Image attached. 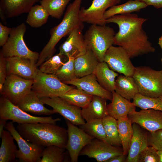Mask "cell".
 Returning a JSON list of instances; mask_svg holds the SVG:
<instances>
[{
	"mask_svg": "<svg viewBox=\"0 0 162 162\" xmlns=\"http://www.w3.org/2000/svg\"><path fill=\"white\" fill-rule=\"evenodd\" d=\"M16 128L22 136L29 142L44 148L54 145L65 148L67 130L56 124L40 122L20 124Z\"/></svg>",
	"mask_w": 162,
	"mask_h": 162,
	"instance_id": "cell-2",
	"label": "cell"
},
{
	"mask_svg": "<svg viewBox=\"0 0 162 162\" xmlns=\"http://www.w3.org/2000/svg\"><path fill=\"white\" fill-rule=\"evenodd\" d=\"M116 34L113 28L105 25H92L84 35L88 48L99 62H104L105 54L114 43Z\"/></svg>",
	"mask_w": 162,
	"mask_h": 162,
	"instance_id": "cell-4",
	"label": "cell"
},
{
	"mask_svg": "<svg viewBox=\"0 0 162 162\" xmlns=\"http://www.w3.org/2000/svg\"><path fill=\"white\" fill-rule=\"evenodd\" d=\"M38 0H0L1 16L12 18L28 13Z\"/></svg>",
	"mask_w": 162,
	"mask_h": 162,
	"instance_id": "cell-21",
	"label": "cell"
},
{
	"mask_svg": "<svg viewBox=\"0 0 162 162\" xmlns=\"http://www.w3.org/2000/svg\"><path fill=\"white\" fill-rule=\"evenodd\" d=\"M160 157V162H162V151H158Z\"/></svg>",
	"mask_w": 162,
	"mask_h": 162,
	"instance_id": "cell-48",
	"label": "cell"
},
{
	"mask_svg": "<svg viewBox=\"0 0 162 162\" xmlns=\"http://www.w3.org/2000/svg\"><path fill=\"white\" fill-rule=\"evenodd\" d=\"M148 6L140 0H129L123 4L116 5L107 10L104 15L106 20L115 15L138 12Z\"/></svg>",
	"mask_w": 162,
	"mask_h": 162,
	"instance_id": "cell-29",
	"label": "cell"
},
{
	"mask_svg": "<svg viewBox=\"0 0 162 162\" xmlns=\"http://www.w3.org/2000/svg\"><path fill=\"white\" fill-rule=\"evenodd\" d=\"M74 59L72 58H68L55 74L64 83L76 78L75 73Z\"/></svg>",
	"mask_w": 162,
	"mask_h": 162,
	"instance_id": "cell-39",
	"label": "cell"
},
{
	"mask_svg": "<svg viewBox=\"0 0 162 162\" xmlns=\"http://www.w3.org/2000/svg\"><path fill=\"white\" fill-rule=\"evenodd\" d=\"M82 1L74 0L69 4L61 22L51 29L50 38L39 54L36 63L38 67L53 56L56 50V46L63 37L68 35L75 29H83L84 22L79 16Z\"/></svg>",
	"mask_w": 162,
	"mask_h": 162,
	"instance_id": "cell-3",
	"label": "cell"
},
{
	"mask_svg": "<svg viewBox=\"0 0 162 162\" xmlns=\"http://www.w3.org/2000/svg\"><path fill=\"white\" fill-rule=\"evenodd\" d=\"M93 95L78 88H72L60 97L70 104L82 108L91 101Z\"/></svg>",
	"mask_w": 162,
	"mask_h": 162,
	"instance_id": "cell-32",
	"label": "cell"
},
{
	"mask_svg": "<svg viewBox=\"0 0 162 162\" xmlns=\"http://www.w3.org/2000/svg\"><path fill=\"white\" fill-rule=\"evenodd\" d=\"M123 154L122 147L113 146L104 141L94 138L82 149L80 156H87L98 162H106L111 158Z\"/></svg>",
	"mask_w": 162,
	"mask_h": 162,
	"instance_id": "cell-13",
	"label": "cell"
},
{
	"mask_svg": "<svg viewBox=\"0 0 162 162\" xmlns=\"http://www.w3.org/2000/svg\"><path fill=\"white\" fill-rule=\"evenodd\" d=\"M0 23V46H3L7 41L11 30Z\"/></svg>",
	"mask_w": 162,
	"mask_h": 162,
	"instance_id": "cell-43",
	"label": "cell"
},
{
	"mask_svg": "<svg viewBox=\"0 0 162 162\" xmlns=\"http://www.w3.org/2000/svg\"><path fill=\"white\" fill-rule=\"evenodd\" d=\"M32 90L40 98L60 97L74 88L61 81L55 75L44 73L39 69Z\"/></svg>",
	"mask_w": 162,
	"mask_h": 162,
	"instance_id": "cell-7",
	"label": "cell"
},
{
	"mask_svg": "<svg viewBox=\"0 0 162 162\" xmlns=\"http://www.w3.org/2000/svg\"><path fill=\"white\" fill-rule=\"evenodd\" d=\"M68 139L65 149L71 162H77L82 149L94 138L69 121L65 119Z\"/></svg>",
	"mask_w": 162,
	"mask_h": 162,
	"instance_id": "cell-12",
	"label": "cell"
},
{
	"mask_svg": "<svg viewBox=\"0 0 162 162\" xmlns=\"http://www.w3.org/2000/svg\"><path fill=\"white\" fill-rule=\"evenodd\" d=\"M26 30V27L24 23L11 28L8 40L1 51L5 58L18 56L37 63L39 53L31 51L26 45L24 40Z\"/></svg>",
	"mask_w": 162,
	"mask_h": 162,
	"instance_id": "cell-6",
	"label": "cell"
},
{
	"mask_svg": "<svg viewBox=\"0 0 162 162\" xmlns=\"http://www.w3.org/2000/svg\"><path fill=\"white\" fill-rule=\"evenodd\" d=\"M65 149L54 145L46 147L43 149L40 162H67Z\"/></svg>",
	"mask_w": 162,
	"mask_h": 162,
	"instance_id": "cell-34",
	"label": "cell"
},
{
	"mask_svg": "<svg viewBox=\"0 0 162 162\" xmlns=\"http://www.w3.org/2000/svg\"><path fill=\"white\" fill-rule=\"evenodd\" d=\"M7 74H14L23 78L34 80L38 70L36 63L18 56L6 58Z\"/></svg>",
	"mask_w": 162,
	"mask_h": 162,
	"instance_id": "cell-18",
	"label": "cell"
},
{
	"mask_svg": "<svg viewBox=\"0 0 162 162\" xmlns=\"http://www.w3.org/2000/svg\"><path fill=\"white\" fill-rule=\"evenodd\" d=\"M45 104L52 108L65 119L76 125L84 124L85 122L81 115V108L70 104L60 97L40 98Z\"/></svg>",
	"mask_w": 162,
	"mask_h": 162,
	"instance_id": "cell-15",
	"label": "cell"
},
{
	"mask_svg": "<svg viewBox=\"0 0 162 162\" xmlns=\"http://www.w3.org/2000/svg\"><path fill=\"white\" fill-rule=\"evenodd\" d=\"M26 23L31 27L39 28L47 22L50 15L40 4L34 5L28 13Z\"/></svg>",
	"mask_w": 162,
	"mask_h": 162,
	"instance_id": "cell-33",
	"label": "cell"
},
{
	"mask_svg": "<svg viewBox=\"0 0 162 162\" xmlns=\"http://www.w3.org/2000/svg\"><path fill=\"white\" fill-rule=\"evenodd\" d=\"M121 0H93L89 7L80 8L79 16L81 20L92 25H105L104 17L107 9L119 4Z\"/></svg>",
	"mask_w": 162,
	"mask_h": 162,
	"instance_id": "cell-14",
	"label": "cell"
},
{
	"mask_svg": "<svg viewBox=\"0 0 162 162\" xmlns=\"http://www.w3.org/2000/svg\"><path fill=\"white\" fill-rule=\"evenodd\" d=\"M6 58L0 52V91L2 89L7 76Z\"/></svg>",
	"mask_w": 162,
	"mask_h": 162,
	"instance_id": "cell-42",
	"label": "cell"
},
{
	"mask_svg": "<svg viewBox=\"0 0 162 162\" xmlns=\"http://www.w3.org/2000/svg\"><path fill=\"white\" fill-rule=\"evenodd\" d=\"M7 120L4 119H0V136L1 135L2 132L4 130V128L7 123Z\"/></svg>",
	"mask_w": 162,
	"mask_h": 162,
	"instance_id": "cell-46",
	"label": "cell"
},
{
	"mask_svg": "<svg viewBox=\"0 0 162 162\" xmlns=\"http://www.w3.org/2000/svg\"><path fill=\"white\" fill-rule=\"evenodd\" d=\"M111 102L107 105L108 115L116 120L123 116H128L135 111L134 104L122 97L115 91L112 92Z\"/></svg>",
	"mask_w": 162,
	"mask_h": 162,
	"instance_id": "cell-22",
	"label": "cell"
},
{
	"mask_svg": "<svg viewBox=\"0 0 162 162\" xmlns=\"http://www.w3.org/2000/svg\"><path fill=\"white\" fill-rule=\"evenodd\" d=\"M34 80L23 78L14 74L7 75L0 93L17 105L32 90Z\"/></svg>",
	"mask_w": 162,
	"mask_h": 162,
	"instance_id": "cell-9",
	"label": "cell"
},
{
	"mask_svg": "<svg viewBox=\"0 0 162 162\" xmlns=\"http://www.w3.org/2000/svg\"><path fill=\"white\" fill-rule=\"evenodd\" d=\"M139 93L146 97L156 98L162 96V71L149 67H136L133 76Z\"/></svg>",
	"mask_w": 162,
	"mask_h": 162,
	"instance_id": "cell-5",
	"label": "cell"
},
{
	"mask_svg": "<svg viewBox=\"0 0 162 162\" xmlns=\"http://www.w3.org/2000/svg\"><path fill=\"white\" fill-rule=\"evenodd\" d=\"M102 121L106 134L105 141L113 146L122 147L117 120L108 115L102 119Z\"/></svg>",
	"mask_w": 162,
	"mask_h": 162,
	"instance_id": "cell-31",
	"label": "cell"
},
{
	"mask_svg": "<svg viewBox=\"0 0 162 162\" xmlns=\"http://www.w3.org/2000/svg\"><path fill=\"white\" fill-rule=\"evenodd\" d=\"M44 103L32 90L28 93L17 106L27 112L37 115H50L56 113L46 107Z\"/></svg>",
	"mask_w": 162,
	"mask_h": 162,
	"instance_id": "cell-24",
	"label": "cell"
},
{
	"mask_svg": "<svg viewBox=\"0 0 162 162\" xmlns=\"http://www.w3.org/2000/svg\"><path fill=\"white\" fill-rule=\"evenodd\" d=\"M79 128L93 138L105 141V131L102 119H95L79 126Z\"/></svg>",
	"mask_w": 162,
	"mask_h": 162,
	"instance_id": "cell-36",
	"label": "cell"
},
{
	"mask_svg": "<svg viewBox=\"0 0 162 162\" xmlns=\"http://www.w3.org/2000/svg\"><path fill=\"white\" fill-rule=\"evenodd\" d=\"M148 6L152 5L157 9L162 8V0H140Z\"/></svg>",
	"mask_w": 162,
	"mask_h": 162,
	"instance_id": "cell-44",
	"label": "cell"
},
{
	"mask_svg": "<svg viewBox=\"0 0 162 162\" xmlns=\"http://www.w3.org/2000/svg\"><path fill=\"white\" fill-rule=\"evenodd\" d=\"M99 62L93 52L88 48L85 54L74 59L76 77L80 78L93 74Z\"/></svg>",
	"mask_w": 162,
	"mask_h": 162,
	"instance_id": "cell-25",
	"label": "cell"
},
{
	"mask_svg": "<svg viewBox=\"0 0 162 162\" xmlns=\"http://www.w3.org/2000/svg\"><path fill=\"white\" fill-rule=\"evenodd\" d=\"M148 146L154 148L158 151H162V129L154 132H148Z\"/></svg>",
	"mask_w": 162,
	"mask_h": 162,
	"instance_id": "cell-41",
	"label": "cell"
},
{
	"mask_svg": "<svg viewBox=\"0 0 162 162\" xmlns=\"http://www.w3.org/2000/svg\"><path fill=\"white\" fill-rule=\"evenodd\" d=\"M127 155L124 154L111 158L106 162H125Z\"/></svg>",
	"mask_w": 162,
	"mask_h": 162,
	"instance_id": "cell-45",
	"label": "cell"
},
{
	"mask_svg": "<svg viewBox=\"0 0 162 162\" xmlns=\"http://www.w3.org/2000/svg\"><path fill=\"white\" fill-rule=\"evenodd\" d=\"M2 142L0 148V162H11L16 158L18 150L14 142L15 140L11 133L4 130L0 136Z\"/></svg>",
	"mask_w": 162,
	"mask_h": 162,
	"instance_id": "cell-28",
	"label": "cell"
},
{
	"mask_svg": "<svg viewBox=\"0 0 162 162\" xmlns=\"http://www.w3.org/2000/svg\"><path fill=\"white\" fill-rule=\"evenodd\" d=\"M114 91L129 100H133L139 93L137 86L133 77L123 74L118 75L116 77Z\"/></svg>",
	"mask_w": 162,
	"mask_h": 162,
	"instance_id": "cell-27",
	"label": "cell"
},
{
	"mask_svg": "<svg viewBox=\"0 0 162 162\" xmlns=\"http://www.w3.org/2000/svg\"><path fill=\"white\" fill-rule=\"evenodd\" d=\"M66 58H68L59 53L44 62L40 66L39 69L44 73L55 75L65 62Z\"/></svg>",
	"mask_w": 162,
	"mask_h": 162,
	"instance_id": "cell-38",
	"label": "cell"
},
{
	"mask_svg": "<svg viewBox=\"0 0 162 162\" xmlns=\"http://www.w3.org/2000/svg\"><path fill=\"white\" fill-rule=\"evenodd\" d=\"M130 58L128 53L122 47L112 45L106 51L104 62L115 72L133 77L136 67L133 64Z\"/></svg>",
	"mask_w": 162,
	"mask_h": 162,
	"instance_id": "cell-11",
	"label": "cell"
},
{
	"mask_svg": "<svg viewBox=\"0 0 162 162\" xmlns=\"http://www.w3.org/2000/svg\"><path fill=\"white\" fill-rule=\"evenodd\" d=\"M82 30L76 28L68 34L59 47V53L69 58L75 59L85 54L88 47L84 39Z\"/></svg>",
	"mask_w": 162,
	"mask_h": 162,
	"instance_id": "cell-16",
	"label": "cell"
},
{
	"mask_svg": "<svg viewBox=\"0 0 162 162\" xmlns=\"http://www.w3.org/2000/svg\"><path fill=\"white\" fill-rule=\"evenodd\" d=\"M160 161L158 150L153 146H148L139 153L137 162H160Z\"/></svg>",
	"mask_w": 162,
	"mask_h": 162,
	"instance_id": "cell-40",
	"label": "cell"
},
{
	"mask_svg": "<svg viewBox=\"0 0 162 162\" xmlns=\"http://www.w3.org/2000/svg\"><path fill=\"white\" fill-rule=\"evenodd\" d=\"M70 0H41V5L50 16L59 19L63 15L67 6Z\"/></svg>",
	"mask_w": 162,
	"mask_h": 162,
	"instance_id": "cell-35",
	"label": "cell"
},
{
	"mask_svg": "<svg viewBox=\"0 0 162 162\" xmlns=\"http://www.w3.org/2000/svg\"><path fill=\"white\" fill-rule=\"evenodd\" d=\"M93 74L104 88L111 92L115 91V82L118 74L110 69L106 62H99Z\"/></svg>",
	"mask_w": 162,
	"mask_h": 162,
	"instance_id": "cell-26",
	"label": "cell"
},
{
	"mask_svg": "<svg viewBox=\"0 0 162 162\" xmlns=\"http://www.w3.org/2000/svg\"><path fill=\"white\" fill-rule=\"evenodd\" d=\"M161 64H162V58H161ZM161 70L162 71V70Z\"/></svg>",
	"mask_w": 162,
	"mask_h": 162,
	"instance_id": "cell-49",
	"label": "cell"
},
{
	"mask_svg": "<svg viewBox=\"0 0 162 162\" xmlns=\"http://www.w3.org/2000/svg\"><path fill=\"white\" fill-rule=\"evenodd\" d=\"M75 86L86 93L112 100V93L104 88L100 84L93 74L80 78H76L64 83Z\"/></svg>",
	"mask_w": 162,
	"mask_h": 162,
	"instance_id": "cell-19",
	"label": "cell"
},
{
	"mask_svg": "<svg viewBox=\"0 0 162 162\" xmlns=\"http://www.w3.org/2000/svg\"><path fill=\"white\" fill-rule=\"evenodd\" d=\"M132 126L133 134L126 162H137L139 153L148 146V131L135 123Z\"/></svg>",
	"mask_w": 162,
	"mask_h": 162,
	"instance_id": "cell-20",
	"label": "cell"
},
{
	"mask_svg": "<svg viewBox=\"0 0 162 162\" xmlns=\"http://www.w3.org/2000/svg\"><path fill=\"white\" fill-rule=\"evenodd\" d=\"M0 118L10 120L18 124L34 123H47L56 124L61 120L52 116L39 117L29 114L19 108L5 97L0 99Z\"/></svg>",
	"mask_w": 162,
	"mask_h": 162,
	"instance_id": "cell-8",
	"label": "cell"
},
{
	"mask_svg": "<svg viewBox=\"0 0 162 162\" xmlns=\"http://www.w3.org/2000/svg\"><path fill=\"white\" fill-rule=\"evenodd\" d=\"M117 122L123 153L127 155L133 134L132 123L128 116L119 118Z\"/></svg>",
	"mask_w": 162,
	"mask_h": 162,
	"instance_id": "cell-30",
	"label": "cell"
},
{
	"mask_svg": "<svg viewBox=\"0 0 162 162\" xmlns=\"http://www.w3.org/2000/svg\"><path fill=\"white\" fill-rule=\"evenodd\" d=\"M158 44L160 47L162 49V35L159 38L158 40Z\"/></svg>",
	"mask_w": 162,
	"mask_h": 162,
	"instance_id": "cell-47",
	"label": "cell"
},
{
	"mask_svg": "<svg viewBox=\"0 0 162 162\" xmlns=\"http://www.w3.org/2000/svg\"><path fill=\"white\" fill-rule=\"evenodd\" d=\"M132 123H136L149 132L162 129V112L153 109L135 111L128 115Z\"/></svg>",
	"mask_w": 162,
	"mask_h": 162,
	"instance_id": "cell-17",
	"label": "cell"
},
{
	"mask_svg": "<svg viewBox=\"0 0 162 162\" xmlns=\"http://www.w3.org/2000/svg\"><path fill=\"white\" fill-rule=\"evenodd\" d=\"M133 100V103L135 106L142 110L151 109L162 112V96L150 98L138 93Z\"/></svg>",
	"mask_w": 162,
	"mask_h": 162,
	"instance_id": "cell-37",
	"label": "cell"
},
{
	"mask_svg": "<svg viewBox=\"0 0 162 162\" xmlns=\"http://www.w3.org/2000/svg\"><path fill=\"white\" fill-rule=\"evenodd\" d=\"M147 20L131 13L116 15L106 20V23L118 25L119 30L115 35L114 44L124 48L130 58L155 51L142 28Z\"/></svg>",
	"mask_w": 162,
	"mask_h": 162,
	"instance_id": "cell-1",
	"label": "cell"
},
{
	"mask_svg": "<svg viewBox=\"0 0 162 162\" xmlns=\"http://www.w3.org/2000/svg\"><path fill=\"white\" fill-rule=\"evenodd\" d=\"M12 121L7 123L5 129L12 134L19 149L16 158L22 162H40L44 148L29 142L22 137L17 130Z\"/></svg>",
	"mask_w": 162,
	"mask_h": 162,
	"instance_id": "cell-10",
	"label": "cell"
},
{
	"mask_svg": "<svg viewBox=\"0 0 162 162\" xmlns=\"http://www.w3.org/2000/svg\"><path fill=\"white\" fill-rule=\"evenodd\" d=\"M107 100L96 95H93L90 102L82 108L81 115L86 122L95 119H102L108 115Z\"/></svg>",
	"mask_w": 162,
	"mask_h": 162,
	"instance_id": "cell-23",
	"label": "cell"
}]
</instances>
